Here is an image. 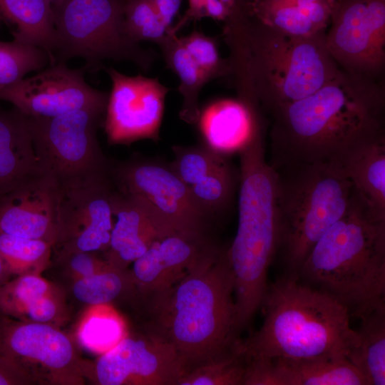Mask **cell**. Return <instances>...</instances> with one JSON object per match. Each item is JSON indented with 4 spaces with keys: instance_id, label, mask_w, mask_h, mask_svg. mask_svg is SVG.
Masks as SVG:
<instances>
[{
    "instance_id": "6da1fadb",
    "label": "cell",
    "mask_w": 385,
    "mask_h": 385,
    "mask_svg": "<svg viewBox=\"0 0 385 385\" xmlns=\"http://www.w3.org/2000/svg\"><path fill=\"white\" fill-rule=\"evenodd\" d=\"M384 81L342 70L314 93L270 114V164L332 163L355 140L384 130Z\"/></svg>"
},
{
    "instance_id": "7a4b0ae2",
    "label": "cell",
    "mask_w": 385,
    "mask_h": 385,
    "mask_svg": "<svg viewBox=\"0 0 385 385\" xmlns=\"http://www.w3.org/2000/svg\"><path fill=\"white\" fill-rule=\"evenodd\" d=\"M233 296L225 250L213 245L180 280L148 296V331L173 346L187 372L239 338Z\"/></svg>"
},
{
    "instance_id": "3957f363",
    "label": "cell",
    "mask_w": 385,
    "mask_h": 385,
    "mask_svg": "<svg viewBox=\"0 0 385 385\" xmlns=\"http://www.w3.org/2000/svg\"><path fill=\"white\" fill-rule=\"evenodd\" d=\"M262 307V326L241 339L247 358H347L356 345L358 333L351 328L349 309L328 293L302 284L297 277L269 286Z\"/></svg>"
},
{
    "instance_id": "277c9868",
    "label": "cell",
    "mask_w": 385,
    "mask_h": 385,
    "mask_svg": "<svg viewBox=\"0 0 385 385\" xmlns=\"http://www.w3.org/2000/svg\"><path fill=\"white\" fill-rule=\"evenodd\" d=\"M300 275L361 318L385 306V221L354 189L345 213L314 245Z\"/></svg>"
},
{
    "instance_id": "5b68a950",
    "label": "cell",
    "mask_w": 385,
    "mask_h": 385,
    "mask_svg": "<svg viewBox=\"0 0 385 385\" xmlns=\"http://www.w3.org/2000/svg\"><path fill=\"white\" fill-rule=\"evenodd\" d=\"M265 130L239 152L238 225L225 255L234 281L237 333L262 307L267 273L277 252V176L265 158Z\"/></svg>"
},
{
    "instance_id": "8992f818",
    "label": "cell",
    "mask_w": 385,
    "mask_h": 385,
    "mask_svg": "<svg viewBox=\"0 0 385 385\" xmlns=\"http://www.w3.org/2000/svg\"><path fill=\"white\" fill-rule=\"evenodd\" d=\"M242 45L230 62L237 93L262 111L275 110L314 93L342 69L326 45V31L310 36L287 35L250 17Z\"/></svg>"
},
{
    "instance_id": "52a82bcc",
    "label": "cell",
    "mask_w": 385,
    "mask_h": 385,
    "mask_svg": "<svg viewBox=\"0 0 385 385\" xmlns=\"http://www.w3.org/2000/svg\"><path fill=\"white\" fill-rule=\"evenodd\" d=\"M274 169L277 176V252L281 250L290 275L297 277L314 245L346 211L354 188L332 163Z\"/></svg>"
},
{
    "instance_id": "ba28073f",
    "label": "cell",
    "mask_w": 385,
    "mask_h": 385,
    "mask_svg": "<svg viewBox=\"0 0 385 385\" xmlns=\"http://www.w3.org/2000/svg\"><path fill=\"white\" fill-rule=\"evenodd\" d=\"M126 0H56L51 9L56 36V63L73 58L85 61L86 71L96 73L103 61H128L143 71L155 54L130 40L124 29Z\"/></svg>"
},
{
    "instance_id": "9c48e42d",
    "label": "cell",
    "mask_w": 385,
    "mask_h": 385,
    "mask_svg": "<svg viewBox=\"0 0 385 385\" xmlns=\"http://www.w3.org/2000/svg\"><path fill=\"white\" fill-rule=\"evenodd\" d=\"M105 113L83 108L50 118L26 115L43 175L61 184L108 172L96 135Z\"/></svg>"
},
{
    "instance_id": "30bf717a",
    "label": "cell",
    "mask_w": 385,
    "mask_h": 385,
    "mask_svg": "<svg viewBox=\"0 0 385 385\" xmlns=\"http://www.w3.org/2000/svg\"><path fill=\"white\" fill-rule=\"evenodd\" d=\"M115 190L108 172L58 184L56 240L59 257L106 250L113 226Z\"/></svg>"
},
{
    "instance_id": "8fae6325",
    "label": "cell",
    "mask_w": 385,
    "mask_h": 385,
    "mask_svg": "<svg viewBox=\"0 0 385 385\" xmlns=\"http://www.w3.org/2000/svg\"><path fill=\"white\" fill-rule=\"evenodd\" d=\"M0 353L20 364L36 382L76 385L86 377V361L54 324L0 316Z\"/></svg>"
},
{
    "instance_id": "7c38bea8",
    "label": "cell",
    "mask_w": 385,
    "mask_h": 385,
    "mask_svg": "<svg viewBox=\"0 0 385 385\" xmlns=\"http://www.w3.org/2000/svg\"><path fill=\"white\" fill-rule=\"evenodd\" d=\"M326 45L342 71L384 81L385 0L337 1Z\"/></svg>"
},
{
    "instance_id": "4fadbf2b",
    "label": "cell",
    "mask_w": 385,
    "mask_h": 385,
    "mask_svg": "<svg viewBox=\"0 0 385 385\" xmlns=\"http://www.w3.org/2000/svg\"><path fill=\"white\" fill-rule=\"evenodd\" d=\"M119 191L148 208L162 237L177 232L205 233L208 217L195 202L190 186L170 165L133 160L115 170Z\"/></svg>"
},
{
    "instance_id": "5bb4252c",
    "label": "cell",
    "mask_w": 385,
    "mask_h": 385,
    "mask_svg": "<svg viewBox=\"0 0 385 385\" xmlns=\"http://www.w3.org/2000/svg\"><path fill=\"white\" fill-rule=\"evenodd\" d=\"M185 373L173 346L148 331L126 335L86 368V377L100 385H178Z\"/></svg>"
},
{
    "instance_id": "9a60e30c",
    "label": "cell",
    "mask_w": 385,
    "mask_h": 385,
    "mask_svg": "<svg viewBox=\"0 0 385 385\" xmlns=\"http://www.w3.org/2000/svg\"><path fill=\"white\" fill-rule=\"evenodd\" d=\"M85 72L83 68H70L56 63L0 88V100L29 117L50 118L83 108L106 111L108 93L88 85Z\"/></svg>"
},
{
    "instance_id": "2e32d148",
    "label": "cell",
    "mask_w": 385,
    "mask_h": 385,
    "mask_svg": "<svg viewBox=\"0 0 385 385\" xmlns=\"http://www.w3.org/2000/svg\"><path fill=\"white\" fill-rule=\"evenodd\" d=\"M104 69L111 81L103 122L108 141L129 144L158 140L170 88L158 78L127 76L113 67Z\"/></svg>"
},
{
    "instance_id": "e0dca14e",
    "label": "cell",
    "mask_w": 385,
    "mask_h": 385,
    "mask_svg": "<svg viewBox=\"0 0 385 385\" xmlns=\"http://www.w3.org/2000/svg\"><path fill=\"white\" fill-rule=\"evenodd\" d=\"M213 245L200 232H177L157 238L133 262L130 272L140 295L145 297L174 284Z\"/></svg>"
},
{
    "instance_id": "ac0fdd59",
    "label": "cell",
    "mask_w": 385,
    "mask_h": 385,
    "mask_svg": "<svg viewBox=\"0 0 385 385\" xmlns=\"http://www.w3.org/2000/svg\"><path fill=\"white\" fill-rule=\"evenodd\" d=\"M0 201V232L55 244L58 184L41 175L4 195Z\"/></svg>"
},
{
    "instance_id": "d6986e66",
    "label": "cell",
    "mask_w": 385,
    "mask_h": 385,
    "mask_svg": "<svg viewBox=\"0 0 385 385\" xmlns=\"http://www.w3.org/2000/svg\"><path fill=\"white\" fill-rule=\"evenodd\" d=\"M242 385H368L346 357L248 358Z\"/></svg>"
},
{
    "instance_id": "ffe728a7",
    "label": "cell",
    "mask_w": 385,
    "mask_h": 385,
    "mask_svg": "<svg viewBox=\"0 0 385 385\" xmlns=\"http://www.w3.org/2000/svg\"><path fill=\"white\" fill-rule=\"evenodd\" d=\"M260 107L249 98L237 95L209 104L200 112L197 121L206 145L227 155L240 152L260 130L264 123Z\"/></svg>"
},
{
    "instance_id": "44dd1931",
    "label": "cell",
    "mask_w": 385,
    "mask_h": 385,
    "mask_svg": "<svg viewBox=\"0 0 385 385\" xmlns=\"http://www.w3.org/2000/svg\"><path fill=\"white\" fill-rule=\"evenodd\" d=\"M332 163L351 183L375 216L385 220V130L355 140Z\"/></svg>"
},
{
    "instance_id": "7402d4cb",
    "label": "cell",
    "mask_w": 385,
    "mask_h": 385,
    "mask_svg": "<svg viewBox=\"0 0 385 385\" xmlns=\"http://www.w3.org/2000/svg\"><path fill=\"white\" fill-rule=\"evenodd\" d=\"M113 212L116 220L106 250V260L117 268L125 269L162 235L148 208L129 195L114 192Z\"/></svg>"
},
{
    "instance_id": "603a6c76",
    "label": "cell",
    "mask_w": 385,
    "mask_h": 385,
    "mask_svg": "<svg viewBox=\"0 0 385 385\" xmlns=\"http://www.w3.org/2000/svg\"><path fill=\"white\" fill-rule=\"evenodd\" d=\"M41 175L26 115L0 110V195Z\"/></svg>"
},
{
    "instance_id": "cb8c5ba5",
    "label": "cell",
    "mask_w": 385,
    "mask_h": 385,
    "mask_svg": "<svg viewBox=\"0 0 385 385\" xmlns=\"http://www.w3.org/2000/svg\"><path fill=\"white\" fill-rule=\"evenodd\" d=\"M0 312L19 320L54 324L64 314L63 297L40 274H21L0 287Z\"/></svg>"
},
{
    "instance_id": "d4e9b609",
    "label": "cell",
    "mask_w": 385,
    "mask_h": 385,
    "mask_svg": "<svg viewBox=\"0 0 385 385\" xmlns=\"http://www.w3.org/2000/svg\"><path fill=\"white\" fill-rule=\"evenodd\" d=\"M0 15L16 27L14 40L46 50L56 63V36L51 4L46 0H0Z\"/></svg>"
},
{
    "instance_id": "484cf974",
    "label": "cell",
    "mask_w": 385,
    "mask_h": 385,
    "mask_svg": "<svg viewBox=\"0 0 385 385\" xmlns=\"http://www.w3.org/2000/svg\"><path fill=\"white\" fill-rule=\"evenodd\" d=\"M356 345L348 360L365 378L368 385L385 384V306L361 318Z\"/></svg>"
},
{
    "instance_id": "4316f807",
    "label": "cell",
    "mask_w": 385,
    "mask_h": 385,
    "mask_svg": "<svg viewBox=\"0 0 385 385\" xmlns=\"http://www.w3.org/2000/svg\"><path fill=\"white\" fill-rule=\"evenodd\" d=\"M159 47L167 68L179 79L178 89L183 97L180 118L188 123H196L200 112V93L209 81L187 52L176 33L170 30Z\"/></svg>"
},
{
    "instance_id": "83f0119b",
    "label": "cell",
    "mask_w": 385,
    "mask_h": 385,
    "mask_svg": "<svg viewBox=\"0 0 385 385\" xmlns=\"http://www.w3.org/2000/svg\"><path fill=\"white\" fill-rule=\"evenodd\" d=\"M247 358L241 339L194 366L178 385H242Z\"/></svg>"
},
{
    "instance_id": "f1b7e54d",
    "label": "cell",
    "mask_w": 385,
    "mask_h": 385,
    "mask_svg": "<svg viewBox=\"0 0 385 385\" xmlns=\"http://www.w3.org/2000/svg\"><path fill=\"white\" fill-rule=\"evenodd\" d=\"M126 336L123 319L108 304L90 306L76 330L78 344L88 351L102 354Z\"/></svg>"
},
{
    "instance_id": "f546056e",
    "label": "cell",
    "mask_w": 385,
    "mask_h": 385,
    "mask_svg": "<svg viewBox=\"0 0 385 385\" xmlns=\"http://www.w3.org/2000/svg\"><path fill=\"white\" fill-rule=\"evenodd\" d=\"M247 9L252 19L287 35L304 37L326 31L310 21L290 0H250Z\"/></svg>"
},
{
    "instance_id": "4dcf8cb0",
    "label": "cell",
    "mask_w": 385,
    "mask_h": 385,
    "mask_svg": "<svg viewBox=\"0 0 385 385\" xmlns=\"http://www.w3.org/2000/svg\"><path fill=\"white\" fill-rule=\"evenodd\" d=\"M247 0H188V9L180 20L173 26L175 33L191 21L211 18L223 23L225 40L241 34L250 22Z\"/></svg>"
},
{
    "instance_id": "1f68e13d",
    "label": "cell",
    "mask_w": 385,
    "mask_h": 385,
    "mask_svg": "<svg viewBox=\"0 0 385 385\" xmlns=\"http://www.w3.org/2000/svg\"><path fill=\"white\" fill-rule=\"evenodd\" d=\"M134 291L138 292L131 272L112 265L92 276L75 279L73 285L76 299L90 306L109 304Z\"/></svg>"
},
{
    "instance_id": "d6a6232c",
    "label": "cell",
    "mask_w": 385,
    "mask_h": 385,
    "mask_svg": "<svg viewBox=\"0 0 385 385\" xmlns=\"http://www.w3.org/2000/svg\"><path fill=\"white\" fill-rule=\"evenodd\" d=\"M53 245L0 232V256L8 273L37 274L48 265Z\"/></svg>"
},
{
    "instance_id": "836d02e7",
    "label": "cell",
    "mask_w": 385,
    "mask_h": 385,
    "mask_svg": "<svg viewBox=\"0 0 385 385\" xmlns=\"http://www.w3.org/2000/svg\"><path fill=\"white\" fill-rule=\"evenodd\" d=\"M53 64L50 54L40 47L14 39L0 41V88L16 83L31 71Z\"/></svg>"
},
{
    "instance_id": "e575fe53",
    "label": "cell",
    "mask_w": 385,
    "mask_h": 385,
    "mask_svg": "<svg viewBox=\"0 0 385 385\" xmlns=\"http://www.w3.org/2000/svg\"><path fill=\"white\" fill-rule=\"evenodd\" d=\"M235 187L234 171L227 162L190 185V189L195 202L210 217L229 205Z\"/></svg>"
},
{
    "instance_id": "d590c367",
    "label": "cell",
    "mask_w": 385,
    "mask_h": 385,
    "mask_svg": "<svg viewBox=\"0 0 385 385\" xmlns=\"http://www.w3.org/2000/svg\"><path fill=\"white\" fill-rule=\"evenodd\" d=\"M124 29L133 41H151L160 46L171 29L167 27L148 0H126L124 6Z\"/></svg>"
},
{
    "instance_id": "8d00e7d4",
    "label": "cell",
    "mask_w": 385,
    "mask_h": 385,
    "mask_svg": "<svg viewBox=\"0 0 385 385\" xmlns=\"http://www.w3.org/2000/svg\"><path fill=\"white\" fill-rule=\"evenodd\" d=\"M175 159L171 169L190 186L228 161L224 155L205 146H173Z\"/></svg>"
},
{
    "instance_id": "74e56055",
    "label": "cell",
    "mask_w": 385,
    "mask_h": 385,
    "mask_svg": "<svg viewBox=\"0 0 385 385\" xmlns=\"http://www.w3.org/2000/svg\"><path fill=\"white\" fill-rule=\"evenodd\" d=\"M180 38L187 52L209 81L230 77L232 67L230 60L221 57L215 38L195 30Z\"/></svg>"
},
{
    "instance_id": "f35d334b",
    "label": "cell",
    "mask_w": 385,
    "mask_h": 385,
    "mask_svg": "<svg viewBox=\"0 0 385 385\" xmlns=\"http://www.w3.org/2000/svg\"><path fill=\"white\" fill-rule=\"evenodd\" d=\"M60 257L66 262L68 272L75 279L92 276L111 265L106 260L99 259L92 252H73Z\"/></svg>"
},
{
    "instance_id": "ab89813d",
    "label": "cell",
    "mask_w": 385,
    "mask_h": 385,
    "mask_svg": "<svg viewBox=\"0 0 385 385\" xmlns=\"http://www.w3.org/2000/svg\"><path fill=\"white\" fill-rule=\"evenodd\" d=\"M321 29L327 30L336 0H290Z\"/></svg>"
},
{
    "instance_id": "60d3db41",
    "label": "cell",
    "mask_w": 385,
    "mask_h": 385,
    "mask_svg": "<svg viewBox=\"0 0 385 385\" xmlns=\"http://www.w3.org/2000/svg\"><path fill=\"white\" fill-rule=\"evenodd\" d=\"M36 382L16 361L0 353V385H26Z\"/></svg>"
},
{
    "instance_id": "b9f144b4",
    "label": "cell",
    "mask_w": 385,
    "mask_h": 385,
    "mask_svg": "<svg viewBox=\"0 0 385 385\" xmlns=\"http://www.w3.org/2000/svg\"><path fill=\"white\" fill-rule=\"evenodd\" d=\"M170 29L183 0H148Z\"/></svg>"
},
{
    "instance_id": "7bdbcfd3",
    "label": "cell",
    "mask_w": 385,
    "mask_h": 385,
    "mask_svg": "<svg viewBox=\"0 0 385 385\" xmlns=\"http://www.w3.org/2000/svg\"><path fill=\"white\" fill-rule=\"evenodd\" d=\"M8 274L5 264L0 256V287L3 284V280L5 277V275Z\"/></svg>"
},
{
    "instance_id": "ee69618b",
    "label": "cell",
    "mask_w": 385,
    "mask_h": 385,
    "mask_svg": "<svg viewBox=\"0 0 385 385\" xmlns=\"http://www.w3.org/2000/svg\"><path fill=\"white\" fill-rule=\"evenodd\" d=\"M46 1L51 4L53 2L56 1V0H46Z\"/></svg>"
},
{
    "instance_id": "f6af8a7d",
    "label": "cell",
    "mask_w": 385,
    "mask_h": 385,
    "mask_svg": "<svg viewBox=\"0 0 385 385\" xmlns=\"http://www.w3.org/2000/svg\"><path fill=\"white\" fill-rule=\"evenodd\" d=\"M336 1L338 2V1H342V0H336Z\"/></svg>"
},
{
    "instance_id": "bcb514c9",
    "label": "cell",
    "mask_w": 385,
    "mask_h": 385,
    "mask_svg": "<svg viewBox=\"0 0 385 385\" xmlns=\"http://www.w3.org/2000/svg\"><path fill=\"white\" fill-rule=\"evenodd\" d=\"M1 19V15H0V20Z\"/></svg>"
},
{
    "instance_id": "7dc6e473",
    "label": "cell",
    "mask_w": 385,
    "mask_h": 385,
    "mask_svg": "<svg viewBox=\"0 0 385 385\" xmlns=\"http://www.w3.org/2000/svg\"><path fill=\"white\" fill-rule=\"evenodd\" d=\"M247 1H250V0H247Z\"/></svg>"
}]
</instances>
